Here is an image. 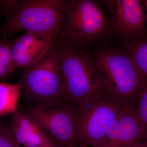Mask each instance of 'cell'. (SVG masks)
<instances>
[{
  "instance_id": "4fadbf2b",
  "label": "cell",
  "mask_w": 147,
  "mask_h": 147,
  "mask_svg": "<svg viewBox=\"0 0 147 147\" xmlns=\"http://www.w3.org/2000/svg\"><path fill=\"white\" fill-rule=\"evenodd\" d=\"M15 70L11 58V43L6 38L0 41V82H5Z\"/></svg>"
},
{
  "instance_id": "2e32d148",
  "label": "cell",
  "mask_w": 147,
  "mask_h": 147,
  "mask_svg": "<svg viewBox=\"0 0 147 147\" xmlns=\"http://www.w3.org/2000/svg\"><path fill=\"white\" fill-rule=\"evenodd\" d=\"M0 147H21L13 135L10 123L0 122Z\"/></svg>"
},
{
  "instance_id": "5b68a950",
  "label": "cell",
  "mask_w": 147,
  "mask_h": 147,
  "mask_svg": "<svg viewBox=\"0 0 147 147\" xmlns=\"http://www.w3.org/2000/svg\"><path fill=\"white\" fill-rule=\"evenodd\" d=\"M110 31L109 19L100 6L90 0L68 1L59 39L77 47L96 41Z\"/></svg>"
},
{
  "instance_id": "8992f818",
  "label": "cell",
  "mask_w": 147,
  "mask_h": 147,
  "mask_svg": "<svg viewBox=\"0 0 147 147\" xmlns=\"http://www.w3.org/2000/svg\"><path fill=\"white\" fill-rule=\"evenodd\" d=\"M23 111L42 127L55 147L80 144L77 104L64 100L30 105Z\"/></svg>"
},
{
  "instance_id": "7a4b0ae2",
  "label": "cell",
  "mask_w": 147,
  "mask_h": 147,
  "mask_svg": "<svg viewBox=\"0 0 147 147\" xmlns=\"http://www.w3.org/2000/svg\"><path fill=\"white\" fill-rule=\"evenodd\" d=\"M57 49L65 100L79 105L92 95L110 90L107 80L88 54L59 39Z\"/></svg>"
},
{
  "instance_id": "e0dca14e",
  "label": "cell",
  "mask_w": 147,
  "mask_h": 147,
  "mask_svg": "<svg viewBox=\"0 0 147 147\" xmlns=\"http://www.w3.org/2000/svg\"><path fill=\"white\" fill-rule=\"evenodd\" d=\"M141 2H142L145 22H146L147 25V0L142 1Z\"/></svg>"
},
{
  "instance_id": "5bb4252c",
  "label": "cell",
  "mask_w": 147,
  "mask_h": 147,
  "mask_svg": "<svg viewBox=\"0 0 147 147\" xmlns=\"http://www.w3.org/2000/svg\"><path fill=\"white\" fill-rule=\"evenodd\" d=\"M128 43L127 52L138 68L147 76V37Z\"/></svg>"
},
{
  "instance_id": "9a60e30c",
  "label": "cell",
  "mask_w": 147,
  "mask_h": 147,
  "mask_svg": "<svg viewBox=\"0 0 147 147\" xmlns=\"http://www.w3.org/2000/svg\"><path fill=\"white\" fill-rule=\"evenodd\" d=\"M137 106L143 139H147V82L137 97Z\"/></svg>"
},
{
  "instance_id": "ba28073f",
  "label": "cell",
  "mask_w": 147,
  "mask_h": 147,
  "mask_svg": "<svg viewBox=\"0 0 147 147\" xmlns=\"http://www.w3.org/2000/svg\"><path fill=\"white\" fill-rule=\"evenodd\" d=\"M109 14L110 31L129 42L147 37L141 1H100Z\"/></svg>"
},
{
  "instance_id": "7c38bea8",
  "label": "cell",
  "mask_w": 147,
  "mask_h": 147,
  "mask_svg": "<svg viewBox=\"0 0 147 147\" xmlns=\"http://www.w3.org/2000/svg\"><path fill=\"white\" fill-rule=\"evenodd\" d=\"M21 93L19 83L0 82V117L13 115L18 111Z\"/></svg>"
},
{
  "instance_id": "277c9868",
  "label": "cell",
  "mask_w": 147,
  "mask_h": 147,
  "mask_svg": "<svg viewBox=\"0 0 147 147\" xmlns=\"http://www.w3.org/2000/svg\"><path fill=\"white\" fill-rule=\"evenodd\" d=\"M129 102L105 90L78 105L80 144L90 147L97 144Z\"/></svg>"
},
{
  "instance_id": "8fae6325",
  "label": "cell",
  "mask_w": 147,
  "mask_h": 147,
  "mask_svg": "<svg viewBox=\"0 0 147 147\" xmlns=\"http://www.w3.org/2000/svg\"><path fill=\"white\" fill-rule=\"evenodd\" d=\"M10 126L16 141L24 147H55L39 124L23 111L12 115Z\"/></svg>"
},
{
  "instance_id": "3957f363",
  "label": "cell",
  "mask_w": 147,
  "mask_h": 147,
  "mask_svg": "<svg viewBox=\"0 0 147 147\" xmlns=\"http://www.w3.org/2000/svg\"><path fill=\"white\" fill-rule=\"evenodd\" d=\"M58 42L38 62L22 69L18 83L20 95L28 100L30 105L65 100L58 57Z\"/></svg>"
},
{
  "instance_id": "6da1fadb",
  "label": "cell",
  "mask_w": 147,
  "mask_h": 147,
  "mask_svg": "<svg viewBox=\"0 0 147 147\" xmlns=\"http://www.w3.org/2000/svg\"><path fill=\"white\" fill-rule=\"evenodd\" d=\"M67 3L65 0H0V12L6 18L0 24V36L7 39L25 31L59 37Z\"/></svg>"
},
{
  "instance_id": "30bf717a",
  "label": "cell",
  "mask_w": 147,
  "mask_h": 147,
  "mask_svg": "<svg viewBox=\"0 0 147 147\" xmlns=\"http://www.w3.org/2000/svg\"><path fill=\"white\" fill-rule=\"evenodd\" d=\"M144 140L137 105L129 102L93 147H122Z\"/></svg>"
},
{
  "instance_id": "d6986e66",
  "label": "cell",
  "mask_w": 147,
  "mask_h": 147,
  "mask_svg": "<svg viewBox=\"0 0 147 147\" xmlns=\"http://www.w3.org/2000/svg\"><path fill=\"white\" fill-rule=\"evenodd\" d=\"M67 147H90L89 146H86V145L82 144H80L79 145V146H68Z\"/></svg>"
},
{
  "instance_id": "9c48e42d",
  "label": "cell",
  "mask_w": 147,
  "mask_h": 147,
  "mask_svg": "<svg viewBox=\"0 0 147 147\" xmlns=\"http://www.w3.org/2000/svg\"><path fill=\"white\" fill-rule=\"evenodd\" d=\"M59 37L26 32L11 41V58L14 68L21 69L36 63L58 42Z\"/></svg>"
},
{
  "instance_id": "52a82bcc",
  "label": "cell",
  "mask_w": 147,
  "mask_h": 147,
  "mask_svg": "<svg viewBox=\"0 0 147 147\" xmlns=\"http://www.w3.org/2000/svg\"><path fill=\"white\" fill-rule=\"evenodd\" d=\"M96 65L108 82L111 92L137 105V97L147 82L128 52L111 50L99 51Z\"/></svg>"
},
{
  "instance_id": "ac0fdd59",
  "label": "cell",
  "mask_w": 147,
  "mask_h": 147,
  "mask_svg": "<svg viewBox=\"0 0 147 147\" xmlns=\"http://www.w3.org/2000/svg\"><path fill=\"white\" fill-rule=\"evenodd\" d=\"M122 147H140L139 144V142L137 143H134V144H131L127 145Z\"/></svg>"
}]
</instances>
